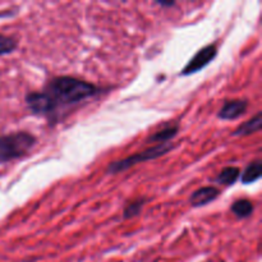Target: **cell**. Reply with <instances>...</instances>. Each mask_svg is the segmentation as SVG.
<instances>
[{
    "label": "cell",
    "instance_id": "cell-1",
    "mask_svg": "<svg viewBox=\"0 0 262 262\" xmlns=\"http://www.w3.org/2000/svg\"><path fill=\"white\" fill-rule=\"evenodd\" d=\"M58 112L60 107L76 105L100 94L101 89L91 82L71 76L51 78L42 90Z\"/></svg>",
    "mask_w": 262,
    "mask_h": 262
},
{
    "label": "cell",
    "instance_id": "cell-2",
    "mask_svg": "<svg viewBox=\"0 0 262 262\" xmlns=\"http://www.w3.org/2000/svg\"><path fill=\"white\" fill-rule=\"evenodd\" d=\"M36 142L37 140L35 136L25 130L0 136V164L9 163L28 155L35 147Z\"/></svg>",
    "mask_w": 262,
    "mask_h": 262
},
{
    "label": "cell",
    "instance_id": "cell-3",
    "mask_svg": "<svg viewBox=\"0 0 262 262\" xmlns=\"http://www.w3.org/2000/svg\"><path fill=\"white\" fill-rule=\"evenodd\" d=\"M176 146L171 142L166 143H160V145L152 146V147H148L146 150L141 151V152L135 154L132 156H128V158L122 159V160H115L113 163H110L107 165L106 173L107 174H119L122 171L128 170V169L133 168L135 165L141 163H145V161L155 160V159L161 158V156L166 155L169 151H171Z\"/></svg>",
    "mask_w": 262,
    "mask_h": 262
},
{
    "label": "cell",
    "instance_id": "cell-4",
    "mask_svg": "<svg viewBox=\"0 0 262 262\" xmlns=\"http://www.w3.org/2000/svg\"><path fill=\"white\" fill-rule=\"evenodd\" d=\"M217 56V48L215 43L211 45H207L205 48L200 49L196 54L193 55V58L187 63V66L182 69L181 74L182 76H191V74L197 73V72L202 71L204 68H206L212 60Z\"/></svg>",
    "mask_w": 262,
    "mask_h": 262
},
{
    "label": "cell",
    "instance_id": "cell-5",
    "mask_svg": "<svg viewBox=\"0 0 262 262\" xmlns=\"http://www.w3.org/2000/svg\"><path fill=\"white\" fill-rule=\"evenodd\" d=\"M26 105L32 112V114L40 115V117L50 118L51 115L56 114L53 102L43 91H32L25 96Z\"/></svg>",
    "mask_w": 262,
    "mask_h": 262
},
{
    "label": "cell",
    "instance_id": "cell-6",
    "mask_svg": "<svg viewBox=\"0 0 262 262\" xmlns=\"http://www.w3.org/2000/svg\"><path fill=\"white\" fill-rule=\"evenodd\" d=\"M248 109L247 100H229L225 101L220 112L217 113V118L222 120H235L239 117H242Z\"/></svg>",
    "mask_w": 262,
    "mask_h": 262
},
{
    "label": "cell",
    "instance_id": "cell-7",
    "mask_svg": "<svg viewBox=\"0 0 262 262\" xmlns=\"http://www.w3.org/2000/svg\"><path fill=\"white\" fill-rule=\"evenodd\" d=\"M220 196V189L215 186H206L196 189L189 197L192 207H202L214 202Z\"/></svg>",
    "mask_w": 262,
    "mask_h": 262
},
{
    "label": "cell",
    "instance_id": "cell-8",
    "mask_svg": "<svg viewBox=\"0 0 262 262\" xmlns=\"http://www.w3.org/2000/svg\"><path fill=\"white\" fill-rule=\"evenodd\" d=\"M262 125V114L260 112L256 115H253L250 120H247L246 123L241 124L234 132L232 133L234 137H243V136H250L253 135L256 132H260Z\"/></svg>",
    "mask_w": 262,
    "mask_h": 262
},
{
    "label": "cell",
    "instance_id": "cell-9",
    "mask_svg": "<svg viewBox=\"0 0 262 262\" xmlns=\"http://www.w3.org/2000/svg\"><path fill=\"white\" fill-rule=\"evenodd\" d=\"M262 176V163L261 160H255L252 163L248 164L246 166V169L243 170V173L241 174L239 179L242 182V184L248 186V184H252L255 182H257Z\"/></svg>",
    "mask_w": 262,
    "mask_h": 262
},
{
    "label": "cell",
    "instance_id": "cell-10",
    "mask_svg": "<svg viewBox=\"0 0 262 262\" xmlns=\"http://www.w3.org/2000/svg\"><path fill=\"white\" fill-rule=\"evenodd\" d=\"M179 132V125H168V127L163 128V129L158 130V132L154 133L152 136L147 138V142L150 143H166V142H170Z\"/></svg>",
    "mask_w": 262,
    "mask_h": 262
},
{
    "label": "cell",
    "instance_id": "cell-11",
    "mask_svg": "<svg viewBox=\"0 0 262 262\" xmlns=\"http://www.w3.org/2000/svg\"><path fill=\"white\" fill-rule=\"evenodd\" d=\"M239 177L241 169L238 166H227V168H224L217 174V177L215 178V182L217 184H222V186L230 187L239 179Z\"/></svg>",
    "mask_w": 262,
    "mask_h": 262
},
{
    "label": "cell",
    "instance_id": "cell-12",
    "mask_svg": "<svg viewBox=\"0 0 262 262\" xmlns=\"http://www.w3.org/2000/svg\"><path fill=\"white\" fill-rule=\"evenodd\" d=\"M253 210H255V206H253L252 202L247 199H241L237 200L235 202H233L232 206H230V211L235 215V217L238 219H247L251 215L253 214Z\"/></svg>",
    "mask_w": 262,
    "mask_h": 262
},
{
    "label": "cell",
    "instance_id": "cell-13",
    "mask_svg": "<svg viewBox=\"0 0 262 262\" xmlns=\"http://www.w3.org/2000/svg\"><path fill=\"white\" fill-rule=\"evenodd\" d=\"M146 201H147V200H146L145 197H138V199H135L132 200V201L128 202L127 206L123 210V219L128 220L132 219V217L138 216V215L141 214V211H142Z\"/></svg>",
    "mask_w": 262,
    "mask_h": 262
},
{
    "label": "cell",
    "instance_id": "cell-14",
    "mask_svg": "<svg viewBox=\"0 0 262 262\" xmlns=\"http://www.w3.org/2000/svg\"><path fill=\"white\" fill-rule=\"evenodd\" d=\"M18 48V41L10 36L0 33V56L12 54Z\"/></svg>",
    "mask_w": 262,
    "mask_h": 262
},
{
    "label": "cell",
    "instance_id": "cell-15",
    "mask_svg": "<svg viewBox=\"0 0 262 262\" xmlns=\"http://www.w3.org/2000/svg\"><path fill=\"white\" fill-rule=\"evenodd\" d=\"M155 3L158 5H160V7H166V8L176 7L177 5L176 2H163V0H158V2H155Z\"/></svg>",
    "mask_w": 262,
    "mask_h": 262
}]
</instances>
